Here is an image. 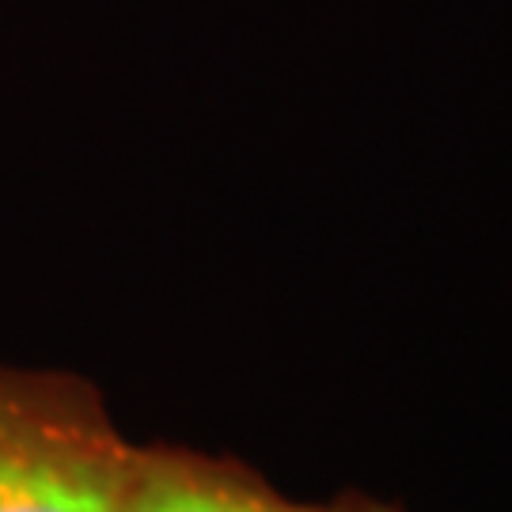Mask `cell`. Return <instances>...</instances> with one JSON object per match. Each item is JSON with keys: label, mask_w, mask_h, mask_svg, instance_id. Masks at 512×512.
I'll list each match as a JSON object with an SVG mask.
<instances>
[{"label": "cell", "mask_w": 512, "mask_h": 512, "mask_svg": "<svg viewBox=\"0 0 512 512\" xmlns=\"http://www.w3.org/2000/svg\"><path fill=\"white\" fill-rule=\"evenodd\" d=\"M129 452L92 380L0 365V512H118Z\"/></svg>", "instance_id": "cell-1"}, {"label": "cell", "mask_w": 512, "mask_h": 512, "mask_svg": "<svg viewBox=\"0 0 512 512\" xmlns=\"http://www.w3.org/2000/svg\"><path fill=\"white\" fill-rule=\"evenodd\" d=\"M118 512H403L346 490L330 501L281 494L251 463L186 444H133Z\"/></svg>", "instance_id": "cell-2"}]
</instances>
